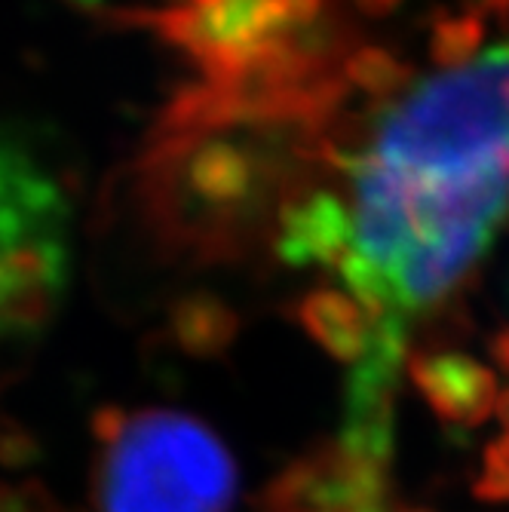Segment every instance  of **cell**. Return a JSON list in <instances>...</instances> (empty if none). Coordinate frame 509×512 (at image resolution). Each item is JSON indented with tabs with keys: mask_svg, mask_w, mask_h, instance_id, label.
I'll use <instances>...</instances> for the list:
<instances>
[{
	"mask_svg": "<svg viewBox=\"0 0 509 512\" xmlns=\"http://www.w3.org/2000/svg\"><path fill=\"white\" fill-rule=\"evenodd\" d=\"M322 157V129L237 126L151 138L135 197L157 240L200 258L240 255L270 209L295 197L301 166Z\"/></svg>",
	"mask_w": 509,
	"mask_h": 512,
	"instance_id": "obj_1",
	"label": "cell"
},
{
	"mask_svg": "<svg viewBox=\"0 0 509 512\" xmlns=\"http://www.w3.org/2000/svg\"><path fill=\"white\" fill-rule=\"evenodd\" d=\"M368 154L418 181L509 172V43L430 77L393 105L378 120Z\"/></svg>",
	"mask_w": 509,
	"mask_h": 512,
	"instance_id": "obj_2",
	"label": "cell"
},
{
	"mask_svg": "<svg viewBox=\"0 0 509 512\" xmlns=\"http://www.w3.org/2000/svg\"><path fill=\"white\" fill-rule=\"evenodd\" d=\"M96 436L102 512H230L237 467L221 439L191 414L102 408Z\"/></svg>",
	"mask_w": 509,
	"mask_h": 512,
	"instance_id": "obj_3",
	"label": "cell"
},
{
	"mask_svg": "<svg viewBox=\"0 0 509 512\" xmlns=\"http://www.w3.org/2000/svg\"><path fill=\"white\" fill-rule=\"evenodd\" d=\"M65 218L68 206L59 184L28 157L22 145L0 135V267L19 246L62 234Z\"/></svg>",
	"mask_w": 509,
	"mask_h": 512,
	"instance_id": "obj_4",
	"label": "cell"
},
{
	"mask_svg": "<svg viewBox=\"0 0 509 512\" xmlns=\"http://www.w3.org/2000/svg\"><path fill=\"white\" fill-rule=\"evenodd\" d=\"M353 249V215L329 191L295 194L276 215L273 252L289 267H329Z\"/></svg>",
	"mask_w": 509,
	"mask_h": 512,
	"instance_id": "obj_5",
	"label": "cell"
},
{
	"mask_svg": "<svg viewBox=\"0 0 509 512\" xmlns=\"http://www.w3.org/2000/svg\"><path fill=\"white\" fill-rule=\"evenodd\" d=\"M408 378L445 424H482L497 402L494 375L464 353H414L408 356Z\"/></svg>",
	"mask_w": 509,
	"mask_h": 512,
	"instance_id": "obj_6",
	"label": "cell"
},
{
	"mask_svg": "<svg viewBox=\"0 0 509 512\" xmlns=\"http://www.w3.org/2000/svg\"><path fill=\"white\" fill-rule=\"evenodd\" d=\"M295 319L301 322V329L322 347V353H329L335 362L356 365L368 347V322L365 310L338 289H313L295 304Z\"/></svg>",
	"mask_w": 509,
	"mask_h": 512,
	"instance_id": "obj_7",
	"label": "cell"
},
{
	"mask_svg": "<svg viewBox=\"0 0 509 512\" xmlns=\"http://www.w3.org/2000/svg\"><path fill=\"white\" fill-rule=\"evenodd\" d=\"M169 329L178 347L197 356V359H215L230 350V344L240 335V319L212 292H188L172 304Z\"/></svg>",
	"mask_w": 509,
	"mask_h": 512,
	"instance_id": "obj_8",
	"label": "cell"
},
{
	"mask_svg": "<svg viewBox=\"0 0 509 512\" xmlns=\"http://www.w3.org/2000/svg\"><path fill=\"white\" fill-rule=\"evenodd\" d=\"M347 86L365 92L372 99H390L396 92H402L411 83V65L402 62L396 53L384 50V46L375 43H362L344 59L341 65Z\"/></svg>",
	"mask_w": 509,
	"mask_h": 512,
	"instance_id": "obj_9",
	"label": "cell"
},
{
	"mask_svg": "<svg viewBox=\"0 0 509 512\" xmlns=\"http://www.w3.org/2000/svg\"><path fill=\"white\" fill-rule=\"evenodd\" d=\"M485 37V19L470 7L464 13L436 10L430 25V62L442 71H457L473 62Z\"/></svg>",
	"mask_w": 509,
	"mask_h": 512,
	"instance_id": "obj_10",
	"label": "cell"
},
{
	"mask_svg": "<svg viewBox=\"0 0 509 512\" xmlns=\"http://www.w3.org/2000/svg\"><path fill=\"white\" fill-rule=\"evenodd\" d=\"M273 4H276V19H280V31L301 28L326 10V0H273Z\"/></svg>",
	"mask_w": 509,
	"mask_h": 512,
	"instance_id": "obj_11",
	"label": "cell"
},
{
	"mask_svg": "<svg viewBox=\"0 0 509 512\" xmlns=\"http://www.w3.org/2000/svg\"><path fill=\"white\" fill-rule=\"evenodd\" d=\"M353 7L365 19H387L402 7V0H353Z\"/></svg>",
	"mask_w": 509,
	"mask_h": 512,
	"instance_id": "obj_12",
	"label": "cell"
},
{
	"mask_svg": "<svg viewBox=\"0 0 509 512\" xmlns=\"http://www.w3.org/2000/svg\"><path fill=\"white\" fill-rule=\"evenodd\" d=\"M65 4H68L71 10L83 13V16H92V19H96L99 13H105V4H108V0H65Z\"/></svg>",
	"mask_w": 509,
	"mask_h": 512,
	"instance_id": "obj_13",
	"label": "cell"
},
{
	"mask_svg": "<svg viewBox=\"0 0 509 512\" xmlns=\"http://www.w3.org/2000/svg\"><path fill=\"white\" fill-rule=\"evenodd\" d=\"M491 350H494V356H497V359H500V362L509 368V329L497 335V341L491 344Z\"/></svg>",
	"mask_w": 509,
	"mask_h": 512,
	"instance_id": "obj_14",
	"label": "cell"
},
{
	"mask_svg": "<svg viewBox=\"0 0 509 512\" xmlns=\"http://www.w3.org/2000/svg\"><path fill=\"white\" fill-rule=\"evenodd\" d=\"M399 512H433V509H418V506H405V509H399Z\"/></svg>",
	"mask_w": 509,
	"mask_h": 512,
	"instance_id": "obj_15",
	"label": "cell"
}]
</instances>
